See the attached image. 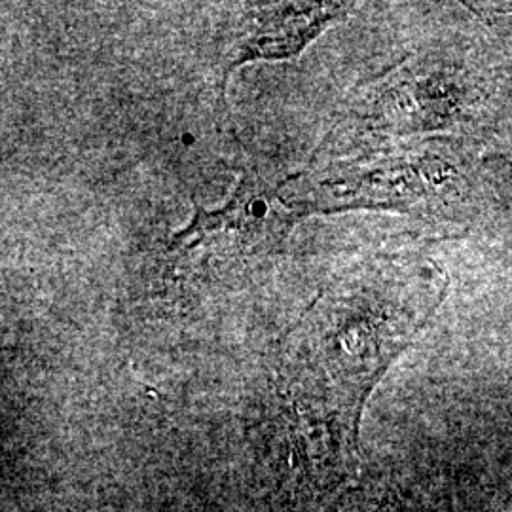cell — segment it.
<instances>
[{"instance_id":"6da1fadb","label":"cell","mask_w":512,"mask_h":512,"mask_svg":"<svg viewBox=\"0 0 512 512\" xmlns=\"http://www.w3.org/2000/svg\"><path fill=\"white\" fill-rule=\"evenodd\" d=\"M450 289L433 260L372 258L334 277L285 336L279 382L304 427L355 448L368 395Z\"/></svg>"},{"instance_id":"7a4b0ae2","label":"cell","mask_w":512,"mask_h":512,"mask_svg":"<svg viewBox=\"0 0 512 512\" xmlns=\"http://www.w3.org/2000/svg\"><path fill=\"white\" fill-rule=\"evenodd\" d=\"M298 219L281 184L247 173L220 209L198 207L167 253L188 277L234 287L279 256Z\"/></svg>"},{"instance_id":"3957f363","label":"cell","mask_w":512,"mask_h":512,"mask_svg":"<svg viewBox=\"0 0 512 512\" xmlns=\"http://www.w3.org/2000/svg\"><path fill=\"white\" fill-rule=\"evenodd\" d=\"M351 4L342 2H253L239 18L226 67L236 69L253 61H275L300 54L323 35L330 25L342 21Z\"/></svg>"}]
</instances>
